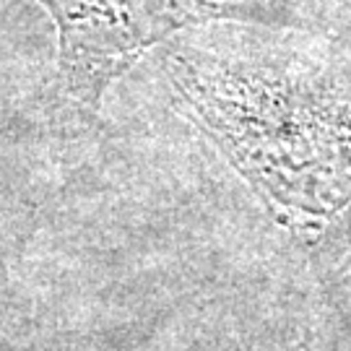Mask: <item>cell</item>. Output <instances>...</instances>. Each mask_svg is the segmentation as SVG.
<instances>
[{
  "mask_svg": "<svg viewBox=\"0 0 351 351\" xmlns=\"http://www.w3.org/2000/svg\"><path fill=\"white\" fill-rule=\"evenodd\" d=\"M167 78L265 211L326 250L351 237V71L245 45H175Z\"/></svg>",
  "mask_w": 351,
  "mask_h": 351,
  "instance_id": "6da1fadb",
  "label": "cell"
},
{
  "mask_svg": "<svg viewBox=\"0 0 351 351\" xmlns=\"http://www.w3.org/2000/svg\"><path fill=\"white\" fill-rule=\"evenodd\" d=\"M55 21L58 125L84 130L99 120L107 88L143 52L180 29L242 16L234 0H39Z\"/></svg>",
  "mask_w": 351,
  "mask_h": 351,
  "instance_id": "7a4b0ae2",
  "label": "cell"
},
{
  "mask_svg": "<svg viewBox=\"0 0 351 351\" xmlns=\"http://www.w3.org/2000/svg\"><path fill=\"white\" fill-rule=\"evenodd\" d=\"M320 287L341 349L351 351V237L315 252Z\"/></svg>",
  "mask_w": 351,
  "mask_h": 351,
  "instance_id": "3957f363",
  "label": "cell"
}]
</instances>
